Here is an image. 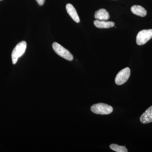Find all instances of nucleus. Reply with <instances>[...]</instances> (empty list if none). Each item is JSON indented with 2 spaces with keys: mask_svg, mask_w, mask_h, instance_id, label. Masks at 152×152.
I'll list each match as a JSON object with an SVG mask.
<instances>
[{
  "mask_svg": "<svg viewBox=\"0 0 152 152\" xmlns=\"http://www.w3.org/2000/svg\"><path fill=\"white\" fill-rule=\"evenodd\" d=\"M131 11L133 14L139 16L144 17L147 15V11L145 9L139 5H134L131 7Z\"/></svg>",
  "mask_w": 152,
  "mask_h": 152,
  "instance_id": "9d476101",
  "label": "nucleus"
},
{
  "mask_svg": "<svg viewBox=\"0 0 152 152\" xmlns=\"http://www.w3.org/2000/svg\"><path fill=\"white\" fill-rule=\"evenodd\" d=\"M131 71L129 67L125 68L120 71L117 74L115 83L117 85L121 86L127 81L130 76Z\"/></svg>",
  "mask_w": 152,
  "mask_h": 152,
  "instance_id": "39448f33",
  "label": "nucleus"
},
{
  "mask_svg": "<svg viewBox=\"0 0 152 152\" xmlns=\"http://www.w3.org/2000/svg\"><path fill=\"white\" fill-rule=\"evenodd\" d=\"M152 38V29L143 30L139 32L136 38V42L139 45L146 43Z\"/></svg>",
  "mask_w": 152,
  "mask_h": 152,
  "instance_id": "20e7f679",
  "label": "nucleus"
},
{
  "mask_svg": "<svg viewBox=\"0 0 152 152\" xmlns=\"http://www.w3.org/2000/svg\"><path fill=\"white\" fill-rule=\"evenodd\" d=\"M40 6H42L45 2V0H36Z\"/></svg>",
  "mask_w": 152,
  "mask_h": 152,
  "instance_id": "f8f14e48",
  "label": "nucleus"
},
{
  "mask_svg": "<svg viewBox=\"0 0 152 152\" xmlns=\"http://www.w3.org/2000/svg\"><path fill=\"white\" fill-rule=\"evenodd\" d=\"M27 48V43L25 41L19 43L13 50L12 53V64H15L19 58L24 54Z\"/></svg>",
  "mask_w": 152,
  "mask_h": 152,
  "instance_id": "f257e3e1",
  "label": "nucleus"
},
{
  "mask_svg": "<svg viewBox=\"0 0 152 152\" xmlns=\"http://www.w3.org/2000/svg\"><path fill=\"white\" fill-rule=\"evenodd\" d=\"M53 48L54 50L57 54L69 61H72L73 60V56L69 51L59 44L54 42L53 44Z\"/></svg>",
  "mask_w": 152,
  "mask_h": 152,
  "instance_id": "7ed1b4c3",
  "label": "nucleus"
},
{
  "mask_svg": "<svg viewBox=\"0 0 152 152\" xmlns=\"http://www.w3.org/2000/svg\"><path fill=\"white\" fill-rule=\"evenodd\" d=\"M95 18L99 20H107L110 18L108 12L105 9H101L95 13Z\"/></svg>",
  "mask_w": 152,
  "mask_h": 152,
  "instance_id": "6e6552de",
  "label": "nucleus"
},
{
  "mask_svg": "<svg viewBox=\"0 0 152 152\" xmlns=\"http://www.w3.org/2000/svg\"><path fill=\"white\" fill-rule=\"evenodd\" d=\"M66 10L67 12L69 14L70 16L75 22L77 23H80V18H79L78 15L75 9L72 5L70 4H67L66 5Z\"/></svg>",
  "mask_w": 152,
  "mask_h": 152,
  "instance_id": "0eeeda50",
  "label": "nucleus"
},
{
  "mask_svg": "<svg viewBox=\"0 0 152 152\" xmlns=\"http://www.w3.org/2000/svg\"><path fill=\"white\" fill-rule=\"evenodd\" d=\"M110 148L111 149L117 152H128V150L125 146H120L116 144H112L110 145Z\"/></svg>",
  "mask_w": 152,
  "mask_h": 152,
  "instance_id": "9b49d317",
  "label": "nucleus"
},
{
  "mask_svg": "<svg viewBox=\"0 0 152 152\" xmlns=\"http://www.w3.org/2000/svg\"><path fill=\"white\" fill-rule=\"evenodd\" d=\"M91 109L94 113L102 115L111 113L113 110L112 106L102 103L94 104L91 107Z\"/></svg>",
  "mask_w": 152,
  "mask_h": 152,
  "instance_id": "f03ea898",
  "label": "nucleus"
},
{
  "mask_svg": "<svg viewBox=\"0 0 152 152\" xmlns=\"http://www.w3.org/2000/svg\"><path fill=\"white\" fill-rule=\"evenodd\" d=\"M94 24L95 26L99 28H108L114 27L115 23L114 22L112 21H105L96 20L94 21Z\"/></svg>",
  "mask_w": 152,
  "mask_h": 152,
  "instance_id": "1a4fd4ad",
  "label": "nucleus"
},
{
  "mask_svg": "<svg viewBox=\"0 0 152 152\" xmlns=\"http://www.w3.org/2000/svg\"><path fill=\"white\" fill-rule=\"evenodd\" d=\"M0 1H2V0H0Z\"/></svg>",
  "mask_w": 152,
  "mask_h": 152,
  "instance_id": "ddd939ff",
  "label": "nucleus"
},
{
  "mask_svg": "<svg viewBox=\"0 0 152 152\" xmlns=\"http://www.w3.org/2000/svg\"><path fill=\"white\" fill-rule=\"evenodd\" d=\"M140 121L143 124H148L152 122V106L148 108L140 118Z\"/></svg>",
  "mask_w": 152,
  "mask_h": 152,
  "instance_id": "423d86ee",
  "label": "nucleus"
}]
</instances>
